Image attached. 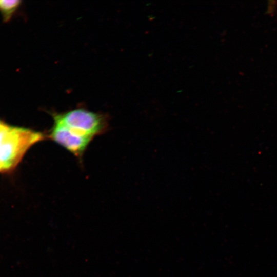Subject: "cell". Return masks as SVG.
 <instances>
[{"label":"cell","mask_w":277,"mask_h":277,"mask_svg":"<svg viewBox=\"0 0 277 277\" xmlns=\"http://www.w3.org/2000/svg\"><path fill=\"white\" fill-rule=\"evenodd\" d=\"M54 122L92 138L105 131L107 121L104 115L77 108L63 113H52Z\"/></svg>","instance_id":"cell-1"},{"label":"cell","mask_w":277,"mask_h":277,"mask_svg":"<svg viewBox=\"0 0 277 277\" xmlns=\"http://www.w3.org/2000/svg\"><path fill=\"white\" fill-rule=\"evenodd\" d=\"M48 137L77 157L82 156L93 139L55 122L49 132Z\"/></svg>","instance_id":"cell-2"},{"label":"cell","mask_w":277,"mask_h":277,"mask_svg":"<svg viewBox=\"0 0 277 277\" xmlns=\"http://www.w3.org/2000/svg\"><path fill=\"white\" fill-rule=\"evenodd\" d=\"M21 2L19 0H0V13L4 22L10 21Z\"/></svg>","instance_id":"cell-3"}]
</instances>
